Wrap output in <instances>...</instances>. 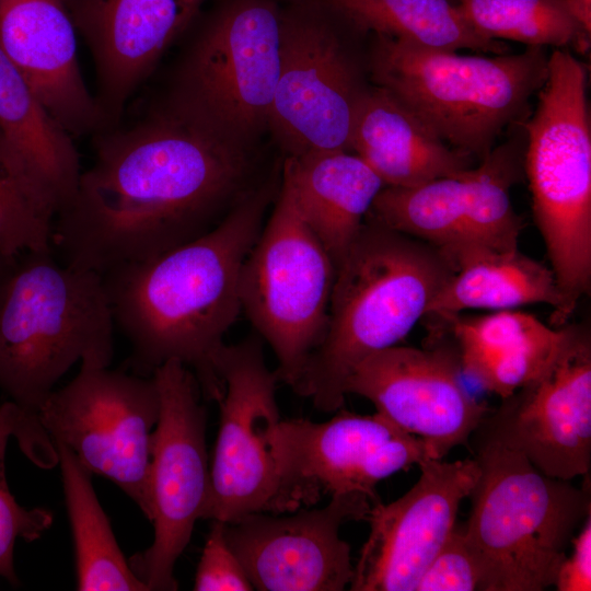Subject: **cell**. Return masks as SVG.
I'll return each instance as SVG.
<instances>
[{
  "instance_id": "8fae6325",
  "label": "cell",
  "mask_w": 591,
  "mask_h": 591,
  "mask_svg": "<svg viewBox=\"0 0 591 591\" xmlns=\"http://www.w3.org/2000/svg\"><path fill=\"white\" fill-rule=\"evenodd\" d=\"M160 416L153 376L81 366L53 391L37 417L53 442L70 449L91 473L117 485L151 521V436Z\"/></svg>"
},
{
  "instance_id": "e575fe53",
  "label": "cell",
  "mask_w": 591,
  "mask_h": 591,
  "mask_svg": "<svg viewBox=\"0 0 591 591\" xmlns=\"http://www.w3.org/2000/svg\"><path fill=\"white\" fill-rule=\"evenodd\" d=\"M573 19L591 33V0H563Z\"/></svg>"
},
{
  "instance_id": "3957f363",
  "label": "cell",
  "mask_w": 591,
  "mask_h": 591,
  "mask_svg": "<svg viewBox=\"0 0 591 591\" xmlns=\"http://www.w3.org/2000/svg\"><path fill=\"white\" fill-rule=\"evenodd\" d=\"M454 270L438 247L367 217L336 268L324 337L293 392L320 412L340 409L358 364L403 340Z\"/></svg>"
},
{
  "instance_id": "4316f807",
  "label": "cell",
  "mask_w": 591,
  "mask_h": 591,
  "mask_svg": "<svg viewBox=\"0 0 591 591\" xmlns=\"http://www.w3.org/2000/svg\"><path fill=\"white\" fill-rule=\"evenodd\" d=\"M359 33L425 47L507 54L506 42L478 33L453 0H313Z\"/></svg>"
},
{
  "instance_id": "d6a6232c",
  "label": "cell",
  "mask_w": 591,
  "mask_h": 591,
  "mask_svg": "<svg viewBox=\"0 0 591 591\" xmlns=\"http://www.w3.org/2000/svg\"><path fill=\"white\" fill-rule=\"evenodd\" d=\"M211 521L193 589L195 591L254 590L242 564L227 542L225 522Z\"/></svg>"
},
{
  "instance_id": "f546056e",
  "label": "cell",
  "mask_w": 591,
  "mask_h": 591,
  "mask_svg": "<svg viewBox=\"0 0 591 591\" xmlns=\"http://www.w3.org/2000/svg\"><path fill=\"white\" fill-rule=\"evenodd\" d=\"M57 206L0 129V254L51 251Z\"/></svg>"
},
{
  "instance_id": "9c48e42d",
  "label": "cell",
  "mask_w": 591,
  "mask_h": 591,
  "mask_svg": "<svg viewBox=\"0 0 591 591\" xmlns=\"http://www.w3.org/2000/svg\"><path fill=\"white\" fill-rule=\"evenodd\" d=\"M281 13L267 0H230L213 11L154 106L239 138L269 124L279 77Z\"/></svg>"
},
{
  "instance_id": "8d00e7d4",
  "label": "cell",
  "mask_w": 591,
  "mask_h": 591,
  "mask_svg": "<svg viewBox=\"0 0 591 591\" xmlns=\"http://www.w3.org/2000/svg\"><path fill=\"white\" fill-rule=\"evenodd\" d=\"M454 1V0H453Z\"/></svg>"
},
{
  "instance_id": "52a82bcc",
  "label": "cell",
  "mask_w": 591,
  "mask_h": 591,
  "mask_svg": "<svg viewBox=\"0 0 591 591\" xmlns=\"http://www.w3.org/2000/svg\"><path fill=\"white\" fill-rule=\"evenodd\" d=\"M533 218L564 298L565 322L591 286V126L584 65L563 48L523 124Z\"/></svg>"
},
{
  "instance_id": "f1b7e54d",
  "label": "cell",
  "mask_w": 591,
  "mask_h": 591,
  "mask_svg": "<svg viewBox=\"0 0 591 591\" xmlns=\"http://www.w3.org/2000/svg\"><path fill=\"white\" fill-rule=\"evenodd\" d=\"M15 438L24 454L40 467L57 464L55 445L37 417L30 416L12 401L0 405V578L19 586L14 568L18 540H38L53 524V513L43 508L27 509L11 494L5 476V450Z\"/></svg>"
},
{
  "instance_id": "836d02e7",
  "label": "cell",
  "mask_w": 591,
  "mask_h": 591,
  "mask_svg": "<svg viewBox=\"0 0 591 591\" xmlns=\"http://www.w3.org/2000/svg\"><path fill=\"white\" fill-rule=\"evenodd\" d=\"M571 552L559 567L554 587L558 591L591 590V514L571 540Z\"/></svg>"
},
{
  "instance_id": "ffe728a7",
  "label": "cell",
  "mask_w": 591,
  "mask_h": 591,
  "mask_svg": "<svg viewBox=\"0 0 591 591\" xmlns=\"http://www.w3.org/2000/svg\"><path fill=\"white\" fill-rule=\"evenodd\" d=\"M63 1L94 65V97L106 129L123 120L129 102L208 0Z\"/></svg>"
},
{
  "instance_id": "83f0119b",
  "label": "cell",
  "mask_w": 591,
  "mask_h": 591,
  "mask_svg": "<svg viewBox=\"0 0 591 591\" xmlns=\"http://www.w3.org/2000/svg\"><path fill=\"white\" fill-rule=\"evenodd\" d=\"M70 522L77 590L149 591L125 558L94 491L91 473L61 442H53Z\"/></svg>"
},
{
  "instance_id": "e0dca14e",
  "label": "cell",
  "mask_w": 591,
  "mask_h": 591,
  "mask_svg": "<svg viewBox=\"0 0 591 591\" xmlns=\"http://www.w3.org/2000/svg\"><path fill=\"white\" fill-rule=\"evenodd\" d=\"M327 421H280L277 445L283 472L306 505L321 493H357L380 501L376 485L389 476L436 459L420 438L375 412L338 409Z\"/></svg>"
},
{
  "instance_id": "d590c367",
  "label": "cell",
  "mask_w": 591,
  "mask_h": 591,
  "mask_svg": "<svg viewBox=\"0 0 591 591\" xmlns=\"http://www.w3.org/2000/svg\"><path fill=\"white\" fill-rule=\"evenodd\" d=\"M19 258V257H18ZM18 258L7 257L0 254V306L5 294L8 285L15 269Z\"/></svg>"
},
{
  "instance_id": "2e32d148",
  "label": "cell",
  "mask_w": 591,
  "mask_h": 591,
  "mask_svg": "<svg viewBox=\"0 0 591 591\" xmlns=\"http://www.w3.org/2000/svg\"><path fill=\"white\" fill-rule=\"evenodd\" d=\"M358 89L335 32L317 13L281 14L279 77L269 124L288 157L350 151Z\"/></svg>"
},
{
  "instance_id": "5bb4252c",
  "label": "cell",
  "mask_w": 591,
  "mask_h": 591,
  "mask_svg": "<svg viewBox=\"0 0 591 591\" xmlns=\"http://www.w3.org/2000/svg\"><path fill=\"white\" fill-rule=\"evenodd\" d=\"M471 440L519 452L542 473L572 480L591 467V338L567 325L548 367L490 409ZM470 444V443H468Z\"/></svg>"
},
{
  "instance_id": "d4e9b609",
  "label": "cell",
  "mask_w": 591,
  "mask_h": 591,
  "mask_svg": "<svg viewBox=\"0 0 591 591\" xmlns=\"http://www.w3.org/2000/svg\"><path fill=\"white\" fill-rule=\"evenodd\" d=\"M538 303L552 308V326L566 324L564 298L551 267L518 248L483 251L456 264L425 317L442 318L466 310L497 311Z\"/></svg>"
},
{
  "instance_id": "5b68a950",
  "label": "cell",
  "mask_w": 591,
  "mask_h": 591,
  "mask_svg": "<svg viewBox=\"0 0 591 591\" xmlns=\"http://www.w3.org/2000/svg\"><path fill=\"white\" fill-rule=\"evenodd\" d=\"M114 326L101 274L59 265L51 251L22 254L0 306V390L37 417L76 362L109 367Z\"/></svg>"
},
{
  "instance_id": "9a60e30c",
  "label": "cell",
  "mask_w": 591,
  "mask_h": 591,
  "mask_svg": "<svg viewBox=\"0 0 591 591\" xmlns=\"http://www.w3.org/2000/svg\"><path fill=\"white\" fill-rule=\"evenodd\" d=\"M422 348L392 346L358 364L345 393L369 399L402 430L422 439L442 460L467 445L490 410L463 386L456 351L443 335H429Z\"/></svg>"
},
{
  "instance_id": "6da1fadb",
  "label": "cell",
  "mask_w": 591,
  "mask_h": 591,
  "mask_svg": "<svg viewBox=\"0 0 591 591\" xmlns=\"http://www.w3.org/2000/svg\"><path fill=\"white\" fill-rule=\"evenodd\" d=\"M93 144L51 244L67 265L101 275L208 233L273 176L248 140L153 105Z\"/></svg>"
},
{
  "instance_id": "ac0fdd59",
  "label": "cell",
  "mask_w": 591,
  "mask_h": 591,
  "mask_svg": "<svg viewBox=\"0 0 591 591\" xmlns=\"http://www.w3.org/2000/svg\"><path fill=\"white\" fill-rule=\"evenodd\" d=\"M373 502L364 495H333L321 509L286 517L257 512L225 522V538L254 590L343 591L355 567L339 529L367 519Z\"/></svg>"
},
{
  "instance_id": "7c38bea8",
  "label": "cell",
  "mask_w": 591,
  "mask_h": 591,
  "mask_svg": "<svg viewBox=\"0 0 591 591\" xmlns=\"http://www.w3.org/2000/svg\"><path fill=\"white\" fill-rule=\"evenodd\" d=\"M524 146L515 137L461 173L413 187L384 186L367 217L438 247L455 268L471 254L518 248L524 223L510 189L524 175Z\"/></svg>"
},
{
  "instance_id": "cb8c5ba5",
  "label": "cell",
  "mask_w": 591,
  "mask_h": 591,
  "mask_svg": "<svg viewBox=\"0 0 591 591\" xmlns=\"http://www.w3.org/2000/svg\"><path fill=\"white\" fill-rule=\"evenodd\" d=\"M281 177L337 268L384 183L360 157L349 151L287 157Z\"/></svg>"
},
{
  "instance_id": "7a4b0ae2",
  "label": "cell",
  "mask_w": 591,
  "mask_h": 591,
  "mask_svg": "<svg viewBox=\"0 0 591 591\" xmlns=\"http://www.w3.org/2000/svg\"><path fill=\"white\" fill-rule=\"evenodd\" d=\"M280 182L271 176L208 233L102 275L114 322L131 346L132 373L151 376L176 360L194 373L205 399H221L218 358L242 310V268Z\"/></svg>"
},
{
  "instance_id": "ba28073f",
  "label": "cell",
  "mask_w": 591,
  "mask_h": 591,
  "mask_svg": "<svg viewBox=\"0 0 591 591\" xmlns=\"http://www.w3.org/2000/svg\"><path fill=\"white\" fill-rule=\"evenodd\" d=\"M336 267L302 217L290 186L280 188L241 274V308L271 347L275 373L292 390L321 344Z\"/></svg>"
},
{
  "instance_id": "7402d4cb",
  "label": "cell",
  "mask_w": 591,
  "mask_h": 591,
  "mask_svg": "<svg viewBox=\"0 0 591 591\" xmlns=\"http://www.w3.org/2000/svg\"><path fill=\"white\" fill-rule=\"evenodd\" d=\"M431 320L430 333L451 341L461 371L500 398L535 380L557 355L567 332V324L554 327L514 309Z\"/></svg>"
},
{
  "instance_id": "d6986e66",
  "label": "cell",
  "mask_w": 591,
  "mask_h": 591,
  "mask_svg": "<svg viewBox=\"0 0 591 591\" xmlns=\"http://www.w3.org/2000/svg\"><path fill=\"white\" fill-rule=\"evenodd\" d=\"M416 484L395 501L375 502L351 591H415L456 523L461 501L479 475L476 459L420 463Z\"/></svg>"
},
{
  "instance_id": "603a6c76",
  "label": "cell",
  "mask_w": 591,
  "mask_h": 591,
  "mask_svg": "<svg viewBox=\"0 0 591 591\" xmlns=\"http://www.w3.org/2000/svg\"><path fill=\"white\" fill-rule=\"evenodd\" d=\"M349 150L385 186L413 187L473 167L475 160L447 144L386 90L360 91L352 115Z\"/></svg>"
},
{
  "instance_id": "44dd1931",
  "label": "cell",
  "mask_w": 591,
  "mask_h": 591,
  "mask_svg": "<svg viewBox=\"0 0 591 591\" xmlns=\"http://www.w3.org/2000/svg\"><path fill=\"white\" fill-rule=\"evenodd\" d=\"M63 0H0V49L73 138L103 129Z\"/></svg>"
},
{
  "instance_id": "4fadbf2b",
  "label": "cell",
  "mask_w": 591,
  "mask_h": 591,
  "mask_svg": "<svg viewBox=\"0 0 591 591\" xmlns=\"http://www.w3.org/2000/svg\"><path fill=\"white\" fill-rule=\"evenodd\" d=\"M152 376L160 395L149 475L154 533L152 544L128 563L149 591H174L175 564L201 519L210 490L207 414L198 381L183 363L167 361Z\"/></svg>"
},
{
  "instance_id": "484cf974",
  "label": "cell",
  "mask_w": 591,
  "mask_h": 591,
  "mask_svg": "<svg viewBox=\"0 0 591 591\" xmlns=\"http://www.w3.org/2000/svg\"><path fill=\"white\" fill-rule=\"evenodd\" d=\"M0 129L46 188L59 212L71 200L82 171L74 138L50 115L1 49Z\"/></svg>"
},
{
  "instance_id": "4dcf8cb0",
  "label": "cell",
  "mask_w": 591,
  "mask_h": 591,
  "mask_svg": "<svg viewBox=\"0 0 591 591\" xmlns=\"http://www.w3.org/2000/svg\"><path fill=\"white\" fill-rule=\"evenodd\" d=\"M454 2L478 33L502 42L563 48L571 46L578 34L584 30L570 14L563 0Z\"/></svg>"
},
{
  "instance_id": "30bf717a",
  "label": "cell",
  "mask_w": 591,
  "mask_h": 591,
  "mask_svg": "<svg viewBox=\"0 0 591 591\" xmlns=\"http://www.w3.org/2000/svg\"><path fill=\"white\" fill-rule=\"evenodd\" d=\"M264 340L255 333L224 345L218 372L224 393L201 519L233 522L257 512L282 513L306 505L285 475L277 429L279 382L268 369Z\"/></svg>"
},
{
  "instance_id": "1f68e13d",
  "label": "cell",
  "mask_w": 591,
  "mask_h": 591,
  "mask_svg": "<svg viewBox=\"0 0 591 591\" xmlns=\"http://www.w3.org/2000/svg\"><path fill=\"white\" fill-rule=\"evenodd\" d=\"M482 580V565L466 536L464 523H455L415 591H475L480 590Z\"/></svg>"
},
{
  "instance_id": "8992f818",
  "label": "cell",
  "mask_w": 591,
  "mask_h": 591,
  "mask_svg": "<svg viewBox=\"0 0 591 591\" xmlns=\"http://www.w3.org/2000/svg\"><path fill=\"white\" fill-rule=\"evenodd\" d=\"M479 475L464 523L477 554L480 591H542L555 584L572 537L591 514L581 487L548 476L519 452L471 440Z\"/></svg>"
},
{
  "instance_id": "277c9868",
  "label": "cell",
  "mask_w": 591,
  "mask_h": 591,
  "mask_svg": "<svg viewBox=\"0 0 591 591\" xmlns=\"http://www.w3.org/2000/svg\"><path fill=\"white\" fill-rule=\"evenodd\" d=\"M370 70L447 144L483 161L499 136L529 117L547 78L545 47L519 54L465 55L374 35Z\"/></svg>"
}]
</instances>
